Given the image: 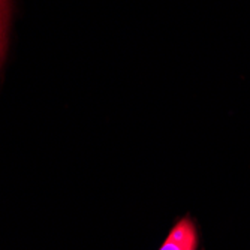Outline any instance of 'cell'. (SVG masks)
Listing matches in <instances>:
<instances>
[{
  "label": "cell",
  "instance_id": "1",
  "mask_svg": "<svg viewBox=\"0 0 250 250\" xmlns=\"http://www.w3.org/2000/svg\"><path fill=\"white\" fill-rule=\"evenodd\" d=\"M201 235L196 220L186 214L175 220L159 250H199Z\"/></svg>",
  "mask_w": 250,
  "mask_h": 250
},
{
  "label": "cell",
  "instance_id": "2",
  "mask_svg": "<svg viewBox=\"0 0 250 250\" xmlns=\"http://www.w3.org/2000/svg\"><path fill=\"white\" fill-rule=\"evenodd\" d=\"M12 17V0H0V71L6 59L9 43V27Z\"/></svg>",
  "mask_w": 250,
  "mask_h": 250
}]
</instances>
